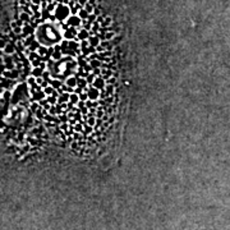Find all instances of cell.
<instances>
[{
    "instance_id": "cell-1",
    "label": "cell",
    "mask_w": 230,
    "mask_h": 230,
    "mask_svg": "<svg viewBox=\"0 0 230 230\" xmlns=\"http://www.w3.org/2000/svg\"><path fill=\"white\" fill-rule=\"evenodd\" d=\"M22 72H23V70H19L17 68H14V69H5L1 73V75L7 77V78H10V79H19Z\"/></svg>"
},
{
    "instance_id": "cell-2",
    "label": "cell",
    "mask_w": 230,
    "mask_h": 230,
    "mask_svg": "<svg viewBox=\"0 0 230 230\" xmlns=\"http://www.w3.org/2000/svg\"><path fill=\"white\" fill-rule=\"evenodd\" d=\"M67 23L69 26H73V27H81V24H83V19L81 18L78 14H70L69 18L67 19Z\"/></svg>"
},
{
    "instance_id": "cell-3",
    "label": "cell",
    "mask_w": 230,
    "mask_h": 230,
    "mask_svg": "<svg viewBox=\"0 0 230 230\" xmlns=\"http://www.w3.org/2000/svg\"><path fill=\"white\" fill-rule=\"evenodd\" d=\"M78 27H73V26H70L68 30H65L64 31V38L67 40H74L77 36H78Z\"/></svg>"
},
{
    "instance_id": "cell-4",
    "label": "cell",
    "mask_w": 230,
    "mask_h": 230,
    "mask_svg": "<svg viewBox=\"0 0 230 230\" xmlns=\"http://www.w3.org/2000/svg\"><path fill=\"white\" fill-rule=\"evenodd\" d=\"M100 92H101V89H98V88L95 87V86L89 84L87 93H88V97L91 98V100H98V98H100Z\"/></svg>"
},
{
    "instance_id": "cell-5",
    "label": "cell",
    "mask_w": 230,
    "mask_h": 230,
    "mask_svg": "<svg viewBox=\"0 0 230 230\" xmlns=\"http://www.w3.org/2000/svg\"><path fill=\"white\" fill-rule=\"evenodd\" d=\"M106 84H107V82H106V79L104 78L102 75H98V77H96V79H95V82L92 83V86H95L96 88H98V89H104L106 87Z\"/></svg>"
},
{
    "instance_id": "cell-6",
    "label": "cell",
    "mask_w": 230,
    "mask_h": 230,
    "mask_svg": "<svg viewBox=\"0 0 230 230\" xmlns=\"http://www.w3.org/2000/svg\"><path fill=\"white\" fill-rule=\"evenodd\" d=\"M35 31H36V28L31 23H24L23 32H22V35H23V37H27V36H30V35H33Z\"/></svg>"
},
{
    "instance_id": "cell-7",
    "label": "cell",
    "mask_w": 230,
    "mask_h": 230,
    "mask_svg": "<svg viewBox=\"0 0 230 230\" xmlns=\"http://www.w3.org/2000/svg\"><path fill=\"white\" fill-rule=\"evenodd\" d=\"M89 36H91V35H89V31L86 30V28H82V30H79L78 36H77V37L79 38V41H82V40H88Z\"/></svg>"
},
{
    "instance_id": "cell-8",
    "label": "cell",
    "mask_w": 230,
    "mask_h": 230,
    "mask_svg": "<svg viewBox=\"0 0 230 230\" xmlns=\"http://www.w3.org/2000/svg\"><path fill=\"white\" fill-rule=\"evenodd\" d=\"M88 41H89V45H92V46H98V45L101 44V40H100V37H98L97 35L89 36V37H88Z\"/></svg>"
},
{
    "instance_id": "cell-9",
    "label": "cell",
    "mask_w": 230,
    "mask_h": 230,
    "mask_svg": "<svg viewBox=\"0 0 230 230\" xmlns=\"http://www.w3.org/2000/svg\"><path fill=\"white\" fill-rule=\"evenodd\" d=\"M36 40V36H35V33L33 35H30V36H27V37H24L22 41H23V45L26 47H30L31 46V44H32L33 41Z\"/></svg>"
},
{
    "instance_id": "cell-10",
    "label": "cell",
    "mask_w": 230,
    "mask_h": 230,
    "mask_svg": "<svg viewBox=\"0 0 230 230\" xmlns=\"http://www.w3.org/2000/svg\"><path fill=\"white\" fill-rule=\"evenodd\" d=\"M69 100H70V93L69 92H63V93H60V96L58 97V102H60V104L68 102Z\"/></svg>"
},
{
    "instance_id": "cell-11",
    "label": "cell",
    "mask_w": 230,
    "mask_h": 230,
    "mask_svg": "<svg viewBox=\"0 0 230 230\" xmlns=\"http://www.w3.org/2000/svg\"><path fill=\"white\" fill-rule=\"evenodd\" d=\"M44 74V69L41 68V67H35V68H32V72H31V75H33V77H42Z\"/></svg>"
},
{
    "instance_id": "cell-12",
    "label": "cell",
    "mask_w": 230,
    "mask_h": 230,
    "mask_svg": "<svg viewBox=\"0 0 230 230\" xmlns=\"http://www.w3.org/2000/svg\"><path fill=\"white\" fill-rule=\"evenodd\" d=\"M114 75V70L112 69H107V68H102V77L105 78L106 81L111 78V77Z\"/></svg>"
},
{
    "instance_id": "cell-13",
    "label": "cell",
    "mask_w": 230,
    "mask_h": 230,
    "mask_svg": "<svg viewBox=\"0 0 230 230\" xmlns=\"http://www.w3.org/2000/svg\"><path fill=\"white\" fill-rule=\"evenodd\" d=\"M19 19H22L24 23H30V22H31V16L28 14V13H26V12H21L19 13Z\"/></svg>"
},
{
    "instance_id": "cell-14",
    "label": "cell",
    "mask_w": 230,
    "mask_h": 230,
    "mask_svg": "<svg viewBox=\"0 0 230 230\" xmlns=\"http://www.w3.org/2000/svg\"><path fill=\"white\" fill-rule=\"evenodd\" d=\"M106 93H107V96H114V91H115V84H110V83H107L106 84Z\"/></svg>"
},
{
    "instance_id": "cell-15",
    "label": "cell",
    "mask_w": 230,
    "mask_h": 230,
    "mask_svg": "<svg viewBox=\"0 0 230 230\" xmlns=\"http://www.w3.org/2000/svg\"><path fill=\"white\" fill-rule=\"evenodd\" d=\"M102 63H104V61H101L100 59H92V60H89V64L92 65L93 69H95V68H101Z\"/></svg>"
},
{
    "instance_id": "cell-16",
    "label": "cell",
    "mask_w": 230,
    "mask_h": 230,
    "mask_svg": "<svg viewBox=\"0 0 230 230\" xmlns=\"http://www.w3.org/2000/svg\"><path fill=\"white\" fill-rule=\"evenodd\" d=\"M70 102H73L74 105H77L79 101H81V98H79V95L78 93H75V92H73V93H70V100H69Z\"/></svg>"
},
{
    "instance_id": "cell-17",
    "label": "cell",
    "mask_w": 230,
    "mask_h": 230,
    "mask_svg": "<svg viewBox=\"0 0 230 230\" xmlns=\"http://www.w3.org/2000/svg\"><path fill=\"white\" fill-rule=\"evenodd\" d=\"M40 46H41V44H40V41H37V40H35V41H33L32 44H31L30 49H31V51H37Z\"/></svg>"
},
{
    "instance_id": "cell-18",
    "label": "cell",
    "mask_w": 230,
    "mask_h": 230,
    "mask_svg": "<svg viewBox=\"0 0 230 230\" xmlns=\"http://www.w3.org/2000/svg\"><path fill=\"white\" fill-rule=\"evenodd\" d=\"M44 91H45V93H46V96H51V95L54 93V91H55V88H54L51 84H49L47 87L44 88Z\"/></svg>"
},
{
    "instance_id": "cell-19",
    "label": "cell",
    "mask_w": 230,
    "mask_h": 230,
    "mask_svg": "<svg viewBox=\"0 0 230 230\" xmlns=\"http://www.w3.org/2000/svg\"><path fill=\"white\" fill-rule=\"evenodd\" d=\"M40 56H41V55H40L37 51H31V54L28 55V59H30L31 61H33V60H36V59H38Z\"/></svg>"
},
{
    "instance_id": "cell-20",
    "label": "cell",
    "mask_w": 230,
    "mask_h": 230,
    "mask_svg": "<svg viewBox=\"0 0 230 230\" xmlns=\"http://www.w3.org/2000/svg\"><path fill=\"white\" fill-rule=\"evenodd\" d=\"M47 50H49V47H46V46H42V45H41V46L38 47L37 53H38V54H40V55H41V56H45V55H46V54H47Z\"/></svg>"
},
{
    "instance_id": "cell-21",
    "label": "cell",
    "mask_w": 230,
    "mask_h": 230,
    "mask_svg": "<svg viewBox=\"0 0 230 230\" xmlns=\"http://www.w3.org/2000/svg\"><path fill=\"white\" fill-rule=\"evenodd\" d=\"M86 79H87L88 84H92V83L95 82V79H96V75H95V74L92 73V72H91V73H89V74L87 75V78H86Z\"/></svg>"
},
{
    "instance_id": "cell-22",
    "label": "cell",
    "mask_w": 230,
    "mask_h": 230,
    "mask_svg": "<svg viewBox=\"0 0 230 230\" xmlns=\"http://www.w3.org/2000/svg\"><path fill=\"white\" fill-rule=\"evenodd\" d=\"M41 63H42V56H40L38 59L31 61V64H32V68H35V67H40V65H41Z\"/></svg>"
},
{
    "instance_id": "cell-23",
    "label": "cell",
    "mask_w": 230,
    "mask_h": 230,
    "mask_svg": "<svg viewBox=\"0 0 230 230\" xmlns=\"http://www.w3.org/2000/svg\"><path fill=\"white\" fill-rule=\"evenodd\" d=\"M111 18L110 17H106L105 18V19H104V22H102V23H101V26H104V27H110L111 26Z\"/></svg>"
},
{
    "instance_id": "cell-24",
    "label": "cell",
    "mask_w": 230,
    "mask_h": 230,
    "mask_svg": "<svg viewBox=\"0 0 230 230\" xmlns=\"http://www.w3.org/2000/svg\"><path fill=\"white\" fill-rule=\"evenodd\" d=\"M102 125H104V119H102V118H97V119H96V124H95V129L101 128Z\"/></svg>"
},
{
    "instance_id": "cell-25",
    "label": "cell",
    "mask_w": 230,
    "mask_h": 230,
    "mask_svg": "<svg viewBox=\"0 0 230 230\" xmlns=\"http://www.w3.org/2000/svg\"><path fill=\"white\" fill-rule=\"evenodd\" d=\"M47 100H49V102L51 104V105H56L58 104V97H55V96H47Z\"/></svg>"
},
{
    "instance_id": "cell-26",
    "label": "cell",
    "mask_w": 230,
    "mask_h": 230,
    "mask_svg": "<svg viewBox=\"0 0 230 230\" xmlns=\"http://www.w3.org/2000/svg\"><path fill=\"white\" fill-rule=\"evenodd\" d=\"M96 116H89L88 118V120H87V123L89 124V125H92V127H95V124H96Z\"/></svg>"
},
{
    "instance_id": "cell-27",
    "label": "cell",
    "mask_w": 230,
    "mask_h": 230,
    "mask_svg": "<svg viewBox=\"0 0 230 230\" xmlns=\"http://www.w3.org/2000/svg\"><path fill=\"white\" fill-rule=\"evenodd\" d=\"M79 98H81V100H82V101H87V100H88V98H89V97H88V93H87V92H84V91H83L82 93H81V95H79Z\"/></svg>"
},
{
    "instance_id": "cell-28",
    "label": "cell",
    "mask_w": 230,
    "mask_h": 230,
    "mask_svg": "<svg viewBox=\"0 0 230 230\" xmlns=\"http://www.w3.org/2000/svg\"><path fill=\"white\" fill-rule=\"evenodd\" d=\"M59 127H60V129H61V130H64V132H67V130L69 129V123H61V124L59 125Z\"/></svg>"
},
{
    "instance_id": "cell-29",
    "label": "cell",
    "mask_w": 230,
    "mask_h": 230,
    "mask_svg": "<svg viewBox=\"0 0 230 230\" xmlns=\"http://www.w3.org/2000/svg\"><path fill=\"white\" fill-rule=\"evenodd\" d=\"M49 112H50L51 115H58V111H56V106H55V105H51V107H50V110H49Z\"/></svg>"
},
{
    "instance_id": "cell-30",
    "label": "cell",
    "mask_w": 230,
    "mask_h": 230,
    "mask_svg": "<svg viewBox=\"0 0 230 230\" xmlns=\"http://www.w3.org/2000/svg\"><path fill=\"white\" fill-rule=\"evenodd\" d=\"M114 96H107L106 98H105V101H106V105H111L112 104V100H114Z\"/></svg>"
},
{
    "instance_id": "cell-31",
    "label": "cell",
    "mask_w": 230,
    "mask_h": 230,
    "mask_svg": "<svg viewBox=\"0 0 230 230\" xmlns=\"http://www.w3.org/2000/svg\"><path fill=\"white\" fill-rule=\"evenodd\" d=\"M106 82H107V83H110V84H115V82H116V77H115V75H112L111 78H109V79L106 81Z\"/></svg>"
},
{
    "instance_id": "cell-32",
    "label": "cell",
    "mask_w": 230,
    "mask_h": 230,
    "mask_svg": "<svg viewBox=\"0 0 230 230\" xmlns=\"http://www.w3.org/2000/svg\"><path fill=\"white\" fill-rule=\"evenodd\" d=\"M105 50H106V49L104 47V46H102L101 44L98 45V46H96V51H97V53H104V51H105Z\"/></svg>"
},
{
    "instance_id": "cell-33",
    "label": "cell",
    "mask_w": 230,
    "mask_h": 230,
    "mask_svg": "<svg viewBox=\"0 0 230 230\" xmlns=\"http://www.w3.org/2000/svg\"><path fill=\"white\" fill-rule=\"evenodd\" d=\"M102 54H104L105 56H112V55H114V51H112V50H105Z\"/></svg>"
},
{
    "instance_id": "cell-34",
    "label": "cell",
    "mask_w": 230,
    "mask_h": 230,
    "mask_svg": "<svg viewBox=\"0 0 230 230\" xmlns=\"http://www.w3.org/2000/svg\"><path fill=\"white\" fill-rule=\"evenodd\" d=\"M83 91H84V89H83L82 87H79V86H77V87L74 88V92H75V93H78V95H81Z\"/></svg>"
},
{
    "instance_id": "cell-35",
    "label": "cell",
    "mask_w": 230,
    "mask_h": 230,
    "mask_svg": "<svg viewBox=\"0 0 230 230\" xmlns=\"http://www.w3.org/2000/svg\"><path fill=\"white\" fill-rule=\"evenodd\" d=\"M77 106H78L79 109H82L83 106H86V101H82V100H81V101H79L78 104H77Z\"/></svg>"
},
{
    "instance_id": "cell-36",
    "label": "cell",
    "mask_w": 230,
    "mask_h": 230,
    "mask_svg": "<svg viewBox=\"0 0 230 230\" xmlns=\"http://www.w3.org/2000/svg\"><path fill=\"white\" fill-rule=\"evenodd\" d=\"M104 19H105V17L100 14V16H97V19H96V21L98 22V23H102V22H104Z\"/></svg>"
},
{
    "instance_id": "cell-37",
    "label": "cell",
    "mask_w": 230,
    "mask_h": 230,
    "mask_svg": "<svg viewBox=\"0 0 230 230\" xmlns=\"http://www.w3.org/2000/svg\"><path fill=\"white\" fill-rule=\"evenodd\" d=\"M114 121H115V118H114V116H110V119H109V123H110V124H112V123H114Z\"/></svg>"
},
{
    "instance_id": "cell-38",
    "label": "cell",
    "mask_w": 230,
    "mask_h": 230,
    "mask_svg": "<svg viewBox=\"0 0 230 230\" xmlns=\"http://www.w3.org/2000/svg\"><path fill=\"white\" fill-rule=\"evenodd\" d=\"M28 150H30V146L27 145V146H24V147H23V151H22V153H23V152H26V151H28Z\"/></svg>"
}]
</instances>
